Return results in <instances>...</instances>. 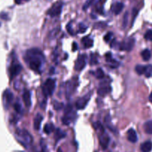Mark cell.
Instances as JSON below:
<instances>
[{
    "instance_id": "1",
    "label": "cell",
    "mask_w": 152,
    "mask_h": 152,
    "mask_svg": "<svg viewBox=\"0 0 152 152\" xmlns=\"http://www.w3.org/2000/svg\"><path fill=\"white\" fill-rule=\"evenodd\" d=\"M25 59L28 63L29 67L31 70L40 73L42 62L44 60V56L40 50L33 48L27 50Z\"/></svg>"
},
{
    "instance_id": "2",
    "label": "cell",
    "mask_w": 152,
    "mask_h": 152,
    "mask_svg": "<svg viewBox=\"0 0 152 152\" xmlns=\"http://www.w3.org/2000/svg\"><path fill=\"white\" fill-rule=\"evenodd\" d=\"M56 87V80L52 78H49L45 81V84L43 85L42 92L45 97L51 96L54 93Z\"/></svg>"
},
{
    "instance_id": "3",
    "label": "cell",
    "mask_w": 152,
    "mask_h": 152,
    "mask_svg": "<svg viewBox=\"0 0 152 152\" xmlns=\"http://www.w3.org/2000/svg\"><path fill=\"white\" fill-rule=\"evenodd\" d=\"M76 116V113L73 111L71 105H68L65 109V115L63 117V122L65 125H69L71 122L74 120Z\"/></svg>"
},
{
    "instance_id": "4",
    "label": "cell",
    "mask_w": 152,
    "mask_h": 152,
    "mask_svg": "<svg viewBox=\"0 0 152 152\" xmlns=\"http://www.w3.org/2000/svg\"><path fill=\"white\" fill-rule=\"evenodd\" d=\"M63 3L62 2H56L50 7L48 11V14L50 15L51 17H55L60 15L62 10H63Z\"/></svg>"
},
{
    "instance_id": "5",
    "label": "cell",
    "mask_w": 152,
    "mask_h": 152,
    "mask_svg": "<svg viewBox=\"0 0 152 152\" xmlns=\"http://www.w3.org/2000/svg\"><path fill=\"white\" fill-rule=\"evenodd\" d=\"M16 134L19 137V140H22V143L25 145V143L30 144L32 142V138L28 132L25 130H18L16 131Z\"/></svg>"
},
{
    "instance_id": "6",
    "label": "cell",
    "mask_w": 152,
    "mask_h": 152,
    "mask_svg": "<svg viewBox=\"0 0 152 152\" xmlns=\"http://www.w3.org/2000/svg\"><path fill=\"white\" fill-rule=\"evenodd\" d=\"M90 98H91V94L90 93L85 95L84 97H80L76 102V108L78 110L84 109L86 107V106H87L88 102H89Z\"/></svg>"
},
{
    "instance_id": "7",
    "label": "cell",
    "mask_w": 152,
    "mask_h": 152,
    "mask_svg": "<svg viewBox=\"0 0 152 152\" xmlns=\"http://www.w3.org/2000/svg\"><path fill=\"white\" fill-rule=\"evenodd\" d=\"M85 65H86V55L82 54V55L79 56V57H78L77 60L76 61L75 66H74L75 70L77 71H80L84 69Z\"/></svg>"
},
{
    "instance_id": "8",
    "label": "cell",
    "mask_w": 152,
    "mask_h": 152,
    "mask_svg": "<svg viewBox=\"0 0 152 152\" xmlns=\"http://www.w3.org/2000/svg\"><path fill=\"white\" fill-rule=\"evenodd\" d=\"M134 45V40L132 38H130L126 41H124L120 45V50H127V51H130L132 50L133 47Z\"/></svg>"
},
{
    "instance_id": "9",
    "label": "cell",
    "mask_w": 152,
    "mask_h": 152,
    "mask_svg": "<svg viewBox=\"0 0 152 152\" xmlns=\"http://www.w3.org/2000/svg\"><path fill=\"white\" fill-rule=\"evenodd\" d=\"M22 67L20 63H12V65L10 68V76L11 79H13V77H16L21 72Z\"/></svg>"
},
{
    "instance_id": "10",
    "label": "cell",
    "mask_w": 152,
    "mask_h": 152,
    "mask_svg": "<svg viewBox=\"0 0 152 152\" xmlns=\"http://www.w3.org/2000/svg\"><path fill=\"white\" fill-rule=\"evenodd\" d=\"M109 137L106 134H105V132L101 133V134L100 135V145L102 149H107L108 144H109Z\"/></svg>"
},
{
    "instance_id": "11",
    "label": "cell",
    "mask_w": 152,
    "mask_h": 152,
    "mask_svg": "<svg viewBox=\"0 0 152 152\" xmlns=\"http://www.w3.org/2000/svg\"><path fill=\"white\" fill-rule=\"evenodd\" d=\"M23 98L24 103H25V106L27 108H30L31 106V95H30V92L28 90L25 91L22 96Z\"/></svg>"
},
{
    "instance_id": "12",
    "label": "cell",
    "mask_w": 152,
    "mask_h": 152,
    "mask_svg": "<svg viewBox=\"0 0 152 152\" xmlns=\"http://www.w3.org/2000/svg\"><path fill=\"white\" fill-rule=\"evenodd\" d=\"M111 91V88L109 85L101 86L100 88H99V89L97 90V93H98V95H100V97H105L106 95H107L108 93H110Z\"/></svg>"
},
{
    "instance_id": "13",
    "label": "cell",
    "mask_w": 152,
    "mask_h": 152,
    "mask_svg": "<svg viewBox=\"0 0 152 152\" xmlns=\"http://www.w3.org/2000/svg\"><path fill=\"white\" fill-rule=\"evenodd\" d=\"M13 99V94L9 90H6L4 92V101L5 102V106H8Z\"/></svg>"
},
{
    "instance_id": "14",
    "label": "cell",
    "mask_w": 152,
    "mask_h": 152,
    "mask_svg": "<svg viewBox=\"0 0 152 152\" xmlns=\"http://www.w3.org/2000/svg\"><path fill=\"white\" fill-rule=\"evenodd\" d=\"M128 139L131 143H135L137 141V132L133 128L129 129L128 131Z\"/></svg>"
},
{
    "instance_id": "15",
    "label": "cell",
    "mask_w": 152,
    "mask_h": 152,
    "mask_svg": "<svg viewBox=\"0 0 152 152\" xmlns=\"http://www.w3.org/2000/svg\"><path fill=\"white\" fill-rule=\"evenodd\" d=\"M42 116L40 114H36V116H35L34 120V127L35 128V130L38 131L39 129L40 128V126H41L42 121Z\"/></svg>"
},
{
    "instance_id": "16",
    "label": "cell",
    "mask_w": 152,
    "mask_h": 152,
    "mask_svg": "<svg viewBox=\"0 0 152 152\" xmlns=\"http://www.w3.org/2000/svg\"><path fill=\"white\" fill-rule=\"evenodd\" d=\"M123 7H124L123 3H122V2H117V3L114 4V5L112 6L111 9H112L113 12L114 13V14L117 15L120 14V13L122 12V9H123Z\"/></svg>"
},
{
    "instance_id": "17",
    "label": "cell",
    "mask_w": 152,
    "mask_h": 152,
    "mask_svg": "<svg viewBox=\"0 0 152 152\" xmlns=\"http://www.w3.org/2000/svg\"><path fill=\"white\" fill-rule=\"evenodd\" d=\"M82 42L85 48H90L93 45V40L90 37H88V36H85V37L82 38Z\"/></svg>"
},
{
    "instance_id": "18",
    "label": "cell",
    "mask_w": 152,
    "mask_h": 152,
    "mask_svg": "<svg viewBox=\"0 0 152 152\" xmlns=\"http://www.w3.org/2000/svg\"><path fill=\"white\" fill-rule=\"evenodd\" d=\"M140 149L143 152H150L152 150V142L146 141L143 143L140 146Z\"/></svg>"
},
{
    "instance_id": "19",
    "label": "cell",
    "mask_w": 152,
    "mask_h": 152,
    "mask_svg": "<svg viewBox=\"0 0 152 152\" xmlns=\"http://www.w3.org/2000/svg\"><path fill=\"white\" fill-rule=\"evenodd\" d=\"M75 84H74V82H71V81H68V82L67 83V97H68V95H71L72 93H73V91L75 90Z\"/></svg>"
},
{
    "instance_id": "20",
    "label": "cell",
    "mask_w": 152,
    "mask_h": 152,
    "mask_svg": "<svg viewBox=\"0 0 152 152\" xmlns=\"http://www.w3.org/2000/svg\"><path fill=\"white\" fill-rule=\"evenodd\" d=\"M144 130H145V131L147 134H152V120L146 122L144 124Z\"/></svg>"
},
{
    "instance_id": "21",
    "label": "cell",
    "mask_w": 152,
    "mask_h": 152,
    "mask_svg": "<svg viewBox=\"0 0 152 152\" xmlns=\"http://www.w3.org/2000/svg\"><path fill=\"white\" fill-rule=\"evenodd\" d=\"M54 137H55L56 140L58 141V140H59L60 139H63V138H64L65 137V133L62 131L60 128H58L56 129V131L55 136Z\"/></svg>"
},
{
    "instance_id": "22",
    "label": "cell",
    "mask_w": 152,
    "mask_h": 152,
    "mask_svg": "<svg viewBox=\"0 0 152 152\" xmlns=\"http://www.w3.org/2000/svg\"><path fill=\"white\" fill-rule=\"evenodd\" d=\"M141 56L144 61H149L151 58V52L149 49H145L141 53Z\"/></svg>"
},
{
    "instance_id": "23",
    "label": "cell",
    "mask_w": 152,
    "mask_h": 152,
    "mask_svg": "<svg viewBox=\"0 0 152 152\" xmlns=\"http://www.w3.org/2000/svg\"><path fill=\"white\" fill-rule=\"evenodd\" d=\"M54 126L53 124L48 123L44 126V132L47 134H50L52 131H54Z\"/></svg>"
},
{
    "instance_id": "24",
    "label": "cell",
    "mask_w": 152,
    "mask_h": 152,
    "mask_svg": "<svg viewBox=\"0 0 152 152\" xmlns=\"http://www.w3.org/2000/svg\"><path fill=\"white\" fill-rule=\"evenodd\" d=\"M145 66H143V65H138L135 67V71H136L137 73L139 74V75H142L145 72Z\"/></svg>"
},
{
    "instance_id": "25",
    "label": "cell",
    "mask_w": 152,
    "mask_h": 152,
    "mask_svg": "<svg viewBox=\"0 0 152 152\" xmlns=\"http://www.w3.org/2000/svg\"><path fill=\"white\" fill-rule=\"evenodd\" d=\"M145 75L146 77H152V65H148L145 66Z\"/></svg>"
},
{
    "instance_id": "26",
    "label": "cell",
    "mask_w": 152,
    "mask_h": 152,
    "mask_svg": "<svg viewBox=\"0 0 152 152\" xmlns=\"http://www.w3.org/2000/svg\"><path fill=\"white\" fill-rule=\"evenodd\" d=\"M95 75L97 79H102L105 77V73H104L103 71L102 70V68H98L97 71L95 72Z\"/></svg>"
},
{
    "instance_id": "27",
    "label": "cell",
    "mask_w": 152,
    "mask_h": 152,
    "mask_svg": "<svg viewBox=\"0 0 152 152\" xmlns=\"http://www.w3.org/2000/svg\"><path fill=\"white\" fill-rule=\"evenodd\" d=\"M93 2H94V0H86V2H85L84 5H83V7H82L83 10L85 11V10L88 9V7H89L91 5H93Z\"/></svg>"
},
{
    "instance_id": "28",
    "label": "cell",
    "mask_w": 152,
    "mask_h": 152,
    "mask_svg": "<svg viewBox=\"0 0 152 152\" xmlns=\"http://www.w3.org/2000/svg\"><path fill=\"white\" fill-rule=\"evenodd\" d=\"M90 63L91 65H97L98 63V60H97V57L95 56L94 54H91V59H90Z\"/></svg>"
},
{
    "instance_id": "29",
    "label": "cell",
    "mask_w": 152,
    "mask_h": 152,
    "mask_svg": "<svg viewBox=\"0 0 152 152\" xmlns=\"http://www.w3.org/2000/svg\"><path fill=\"white\" fill-rule=\"evenodd\" d=\"M88 29V27L85 24L80 23L79 25V33H85Z\"/></svg>"
},
{
    "instance_id": "30",
    "label": "cell",
    "mask_w": 152,
    "mask_h": 152,
    "mask_svg": "<svg viewBox=\"0 0 152 152\" xmlns=\"http://www.w3.org/2000/svg\"><path fill=\"white\" fill-rule=\"evenodd\" d=\"M63 104L59 102H54V108L55 110H61L63 108Z\"/></svg>"
},
{
    "instance_id": "31",
    "label": "cell",
    "mask_w": 152,
    "mask_h": 152,
    "mask_svg": "<svg viewBox=\"0 0 152 152\" xmlns=\"http://www.w3.org/2000/svg\"><path fill=\"white\" fill-rule=\"evenodd\" d=\"M145 39L149 41H151L152 40V30H149L145 33Z\"/></svg>"
},
{
    "instance_id": "32",
    "label": "cell",
    "mask_w": 152,
    "mask_h": 152,
    "mask_svg": "<svg viewBox=\"0 0 152 152\" xmlns=\"http://www.w3.org/2000/svg\"><path fill=\"white\" fill-rule=\"evenodd\" d=\"M13 108H14V110L17 113L21 112L22 106H21V104H20V102H16V103L14 104V106H13Z\"/></svg>"
},
{
    "instance_id": "33",
    "label": "cell",
    "mask_w": 152,
    "mask_h": 152,
    "mask_svg": "<svg viewBox=\"0 0 152 152\" xmlns=\"http://www.w3.org/2000/svg\"><path fill=\"white\" fill-rule=\"evenodd\" d=\"M111 36H112V33H108V34H106V36H105V37H104V40H105V42H108L109 40H111Z\"/></svg>"
},
{
    "instance_id": "34",
    "label": "cell",
    "mask_w": 152,
    "mask_h": 152,
    "mask_svg": "<svg viewBox=\"0 0 152 152\" xmlns=\"http://www.w3.org/2000/svg\"><path fill=\"white\" fill-rule=\"evenodd\" d=\"M67 30H68V32L71 35H73V31L72 30V26H71V23H68L67 25Z\"/></svg>"
},
{
    "instance_id": "35",
    "label": "cell",
    "mask_w": 152,
    "mask_h": 152,
    "mask_svg": "<svg viewBox=\"0 0 152 152\" xmlns=\"http://www.w3.org/2000/svg\"><path fill=\"white\" fill-rule=\"evenodd\" d=\"M128 12H126L125 13V16H124V20H123V27L125 28L126 27V25H127L128 22Z\"/></svg>"
},
{
    "instance_id": "36",
    "label": "cell",
    "mask_w": 152,
    "mask_h": 152,
    "mask_svg": "<svg viewBox=\"0 0 152 152\" xmlns=\"http://www.w3.org/2000/svg\"><path fill=\"white\" fill-rule=\"evenodd\" d=\"M137 13H138L137 10L135 9V8L133 9V22H134V18H136V16L137 15Z\"/></svg>"
},
{
    "instance_id": "37",
    "label": "cell",
    "mask_w": 152,
    "mask_h": 152,
    "mask_svg": "<svg viewBox=\"0 0 152 152\" xmlns=\"http://www.w3.org/2000/svg\"><path fill=\"white\" fill-rule=\"evenodd\" d=\"M28 0H15V2H16V4H18V5H20V4L22 3V2H28Z\"/></svg>"
},
{
    "instance_id": "38",
    "label": "cell",
    "mask_w": 152,
    "mask_h": 152,
    "mask_svg": "<svg viewBox=\"0 0 152 152\" xmlns=\"http://www.w3.org/2000/svg\"><path fill=\"white\" fill-rule=\"evenodd\" d=\"M78 49V45H77V44L76 42H73V50L74 51V50H77Z\"/></svg>"
},
{
    "instance_id": "39",
    "label": "cell",
    "mask_w": 152,
    "mask_h": 152,
    "mask_svg": "<svg viewBox=\"0 0 152 152\" xmlns=\"http://www.w3.org/2000/svg\"><path fill=\"white\" fill-rule=\"evenodd\" d=\"M149 100H150L151 102H152V92L150 94V96H149Z\"/></svg>"
},
{
    "instance_id": "40",
    "label": "cell",
    "mask_w": 152,
    "mask_h": 152,
    "mask_svg": "<svg viewBox=\"0 0 152 152\" xmlns=\"http://www.w3.org/2000/svg\"><path fill=\"white\" fill-rule=\"evenodd\" d=\"M57 152H63V151H62V149H59V150H58Z\"/></svg>"
},
{
    "instance_id": "41",
    "label": "cell",
    "mask_w": 152,
    "mask_h": 152,
    "mask_svg": "<svg viewBox=\"0 0 152 152\" xmlns=\"http://www.w3.org/2000/svg\"><path fill=\"white\" fill-rule=\"evenodd\" d=\"M106 0H100V2H106Z\"/></svg>"
}]
</instances>
